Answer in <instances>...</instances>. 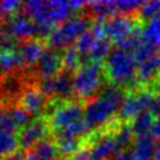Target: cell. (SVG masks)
I'll return each mask as SVG.
<instances>
[{"mask_svg": "<svg viewBox=\"0 0 160 160\" xmlns=\"http://www.w3.org/2000/svg\"><path fill=\"white\" fill-rule=\"evenodd\" d=\"M138 66L139 64L131 52L116 46L112 48V50L102 62L106 81L125 89V91L140 86L136 80Z\"/></svg>", "mask_w": 160, "mask_h": 160, "instance_id": "obj_1", "label": "cell"}, {"mask_svg": "<svg viewBox=\"0 0 160 160\" xmlns=\"http://www.w3.org/2000/svg\"><path fill=\"white\" fill-rule=\"evenodd\" d=\"M92 22L94 19L85 11V9H82L81 11L70 16L64 22L59 24L45 38L46 48L54 50H62L72 45V42L76 41L80 35L90 30Z\"/></svg>", "mask_w": 160, "mask_h": 160, "instance_id": "obj_2", "label": "cell"}, {"mask_svg": "<svg viewBox=\"0 0 160 160\" xmlns=\"http://www.w3.org/2000/svg\"><path fill=\"white\" fill-rule=\"evenodd\" d=\"M106 82L102 64L86 61L72 74V85L75 98L86 102L99 95Z\"/></svg>", "mask_w": 160, "mask_h": 160, "instance_id": "obj_3", "label": "cell"}, {"mask_svg": "<svg viewBox=\"0 0 160 160\" xmlns=\"http://www.w3.org/2000/svg\"><path fill=\"white\" fill-rule=\"evenodd\" d=\"M85 102L74 98L68 101H52L46 115L51 132L62 130L80 120H84Z\"/></svg>", "mask_w": 160, "mask_h": 160, "instance_id": "obj_4", "label": "cell"}, {"mask_svg": "<svg viewBox=\"0 0 160 160\" xmlns=\"http://www.w3.org/2000/svg\"><path fill=\"white\" fill-rule=\"evenodd\" d=\"M118 118V110L108 101L96 96L85 102L84 120L91 132L111 124Z\"/></svg>", "mask_w": 160, "mask_h": 160, "instance_id": "obj_5", "label": "cell"}, {"mask_svg": "<svg viewBox=\"0 0 160 160\" xmlns=\"http://www.w3.org/2000/svg\"><path fill=\"white\" fill-rule=\"evenodd\" d=\"M40 91L51 101H68L75 98L72 72L61 70L56 76L36 81Z\"/></svg>", "mask_w": 160, "mask_h": 160, "instance_id": "obj_6", "label": "cell"}, {"mask_svg": "<svg viewBox=\"0 0 160 160\" xmlns=\"http://www.w3.org/2000/svg\"><path fill=\"white\" fill-rule=\"evenodd\" d=\"M139 25H144L136 15H115L102 21V34L114 44L130 35Z\"/></svg>", "mask_w": 160, "mask_h": 160, "instance_id": "obj_7", "label": "cell"}, {"mask_svg": "<svg viewBox=\"0 0 160 160\" xmlns=\"http://www.w3.org/2000/svg\"><path fill=\"white\" fill-rule=\"evenodd\" d=\"M49 136H51V130L46 116L34 118L26 126H24L18 131L19 149L28 152L39 141Z\"/></svg>", "mask_w": 160, "mask_h": 160, "instance_id": "obj_8", "label": "cell"}, {"mask_svg": "<svg viewBox=\"0 0 160 160\" xmlns=\"http://www.w3.org/2000/svg\"><path fill=\"white\" fill-rule=\"evenodd\" d=\"M25 70L36 81L56 76L62 70L61 50H54L46 48L42 55L40 56V59L38 60L36 65L31 69H25Z\"/></svg>", "mask_w": 160, "mask_h": 160, "instance_id": "obj_9", "label": "cell"}, {"mask_svg": "<svg viewBox=\"0 0 160 160\" xmlns=\"http://www.w3.org/2000/svg\"><path fill=\"white\" fill-rule=\"evenodd\" d=\"M51 100L45 96L40 89L36 86V84H29L24 89L19 104L32 116V118H40L46 116L51 108Z\"/></svg>", "mask_w": 160, "mask_h": 160, "instance_id": "obj_10", "label": "cell"}, {"mask_svg": "<svg viewBox=\"0 0 160 160\" xmlns=\"http://www.w3.org/2000/svg\"><path fill=\"white\" fill-rule=\"evenodd\" d=\"M18 49H19V52L21 55L25 69H31L36 65L38 60L40 59V56L42 55V52L46 49L45 39L32 38V39L19 41Z\"/></svg>", "mask_w": 160, "mask_h": 160, "instance_id": "obj_11", "label": "cell"}, {"mask_svg": "<svg viewBox=\"0 0 160 160\" xmlns=\"http://www.w3.org/2000/svg\"><path fill=\"white\" fill-rule=\"evenodd\" d=\"M160 72V50L151 55L148 60L139 64L136 71V80L140 86L152 89V84ZM154 90V89H152Z\"/></svg>", "mask_w": 160, "mask_h": 160, "instance_id": "obj_12", "label": "cell"}, {"mask_svg": "<svg viewBox=\"0 0 160 160\" xmlns=\"http://www.w3.org/2000/svg\"><path fill=\"white\" fill-rule=\"evenodd\" d=\"M18 45L0 46V69L4 74H11L25 70Z\"/></svg>", "mask_w": 160, "mask_h": 160, "instance_id": "obj_13", "label": "cell"}, {"mask_svg": "<svg viewBox=\"0 0 160 160\" xmlns=\"http://www.w3.org/2000/svg\"><path fill=\"white\" fill-rule=\"evenodd\" d=\"M155 138L149 132V134H142L138 135L134 139L131 150L136 158V160H151L155 150Z\"/></svg>", "mask_w": 160, "mask_h": 160, "instance_id": "obj_14", "label": "cell"}, {"mask_svg": "<svg viewBox=\"0 0 160 160\" xmlns=\"http://www.w3.org/2000/svg\"><path fill=\"white\" fill-rule=\"evenodd\" d=\"M85 11L94 20H108L115 15H119L115 1H88Z\"/></svg>", "mask_w": 160, "mask_h": 160, "instance_id": "obj_15", "label": "cell"}, {"mask_svg": "<svg viewBox=\"0 0 160 160\" xmlns=\"http://www.w3.org/2000/svg\"><path fill=\"white\" fill-rule=\"evenodd\" d=\"M98 96L101 98L102 100L108 101L110 105H112L119 111V109H120V106H121V104L126 96V91H125V89L106 81L104 84V86L101 88Z\"/></svg>", "mask_w": 160, "mask_h": 160, "instance_id": "obj_16", "label": "cell"}, {"mask_svg": "<svg viewBox=\"0 0 160 160\" xmlns=\"http://www.w3.org/2000/svg\"><path fill=\"white\" fill-rule=\"evenodd\" d=\"M30 152L34 154L39 160H59V159H61L59 155L56 144L51 136L45 138L41 141H39L30 150Z\"/></svg>", "mask_w": 160, "mask_h": 160, "instance_id": "obj_17", "label": "cell"}, {"mask_svg": "<svg viewBox=\"0 0 160 160\" xmlns=\"http://www.w3.org/2000/svg\"><path fill=\"white\" fill-rule=\"evenodd\" d=\"M141 41L160 50V15L152 18L144 24Z\"/></svg>", "mask_w": 160, "mask_h": 160, "instance_id": "obj_18", "label": "cell"}, {"mask_svg": "<svg viewBox=\"0 0 160 160\" xmlns=\"http://www.w3.org/2000/svg\"><path fill=\"white\" fill-rule=\"evenodd\" d=\"M84 62L81 55L79 54V51L76 50V48L72 45L65 48L61 50V65H62V70L69 71V72H75Z\"/></svg>", "mask_w": 160, "mask_h": 160, "instance_id": "obj_19", "label": "cell"}, {"mask_svg": "<svg viewBox=\"0 0 160 160\" xmlns=\"http://www.w3.org/2000/svg\"><path fill=\"white\" fill-rule=\"evenodd\" d=\"M112 45H114V42L105 36L96 39L92 49L89 52V56H88L89 61L102 64L105 61V59L108 58V55L110 54V51L112 50Z\"/></svg>", "mask_w": 160, "mask_h": 160, "instance_id": "obj_20", "label": "cell"}, {"mask_svg": "<svg viewBox=\"0 0 160 160\" xmlns=\"http://www.w3.org/2000/svg\"><path fill=\"white\" fill-rule=\"evenodd\" d=\"M19 149L18 131L0 130V160Z\"/></svg>", "mask_w": 160, "mask_h": 160, "instance_id": "obj_21", "label": "cell"}, {"mask_svg": "<svg viewBox=\"0 0 160 160\" xmlns=\"http://www.w3.org/2000/svg\"><path fill=\"white\" fill-rule=\"evenodd\" d=\"M154 116L149 111H142L140 112L135 119H132L129 124L131 128V131L134 132L135 136L142 135V134H149L154 122Z\"/></svg>", "mask_w": 160, "mask_h": 160, "instance_id": "obj_22", "label": "cell"}, {"mask_svg": "<svg viewBox=\"0 0 160 160\" xmlns=\"http://www.w3.org/2000/svg\"><path fill=\"white\" fill-rule=\"evenodd\" d=\"M5 110H6L8 115L10 116L12 124L15 125V128H16L18 130H20V129H22L24 126H26V125L34 119L20 104H14V105L6 108Z\"/></svg>", "mask_w": 160, "mask_h": 160, "instance_id": "obj_23", "label": "cell"}, {"mask_svg": "<svg viewBox=\"0 0 160 160\" xmlns=\"http://www.w3.org/2000/svg\"><path fill=\"white\" fill-rule=\"evenodd\" d=\"M96 39H98V38H96V35L91 31V29L88 30V31H85L82 35H80V36L76 39L74 46L76 48V50L79 51V54L81 55V58L85 59V61H88L86 59H88L89 52H90V50L92 49V46H94Z\"/></svg>", "mask_w": 160, "mask_h": 160, "instance_id": "obj_24", "label": "cell"}, {"mask_svg": "<svg viewBox=\"0 0 160 160\" xmlns=\"http://www.w3.org/2000/svg\"><path fill=\"white\" fill-rule=\"evenodd\" d=\"M160 15V1L154 0V1H144V4L140 6L138 11V18L141 20L142 24L146 21L151 20L152 18Z\"/></svg>", "mask_w": 160, "mask_h": 160, "instance_id": "obj_25", "label": "cell"}, {"mask_svg": "<svg viewBox=\"0 0 160 160\" xmlns=\"http://www.w3.org/2000/svg\"><path fill=\"white\" fill-rule=\"evenodd\" d=\"M142 4H144V1H139V0H119V1H115L118 12L122 14V15H136Z\"/></svg>", "mask_w": 160, "mask_h": 160, "instance_id": "obj_26", "label": "cell"}, {"mask_svg": "<svg viewBox=\"0 0 160 160\" xmlns=\"http://www.w3.org/2000/svg\"><path fill=\"white\" fill-rule=\"evenodd\" d=\"M66 160H96V158L94 156V154L90 150V148L82 144L81 148Z\"/></svg>", "mask_w": 160, "mask_h": 160, "instance_id": "obj_27", "label": "cell"}, {"mask_svg": "<svg viewBox=\"0 0 160 160\" xmlns=\"http://www.w3.org/2000/svg\"><path fill=\"white\" fill-rule=\"evenodd\" d=\"M111 160H136V158L131 149H125V150L119 151Z\"/></svg>", "mask_w": 160, "mask_h": 160, "instance_id": "obj_28", "label": "cell"}, {"mask_svg": "<svg viewBox=\"0 0 160 160\" xmlns=\"http://www.w3.org/2000/svg\"><path fill=\"white\" fill-rule=\"evenodd\" d=\"M1 160H26V152L20 150V149H18L16 151L4 156Z\"/></svg>", "mask_w": 160, "mask_h": 160, "instance_id": "obj_29", "label": "cell"}, {"mask_svg": "<svg viewBox=\"0 0 160 160\" xmlns=\"http://www.w3.org/2000/svg\"><path fill=\"white\" fill-rule=\"evenodd\" d=\"M150 134H151L155 139H160V115L154 119V122H152Z\"/></svg>", "mask_w": 160, "mask_h": 160, "instance_id": "obj_30", "label": "cell"}, {"mask_svg": "<svg viewBox=\"0 0 160 160\" xmlns=\"http://www.w3.org/2000/svg\"><path fill=\"white\" fill-rule=\"evenodd\" d=\"M152 160H160V139L156 141L155 150H154V155H152Z\"/></svg>", "mask_w": 160, "mask_h": 160, "instance_id": "obj_31", "label": "cell"}, {"mask_svg": "<svg viewBox=\"0 0 160 160\" xmlns=\"http://www.w3.org/2000/svg\"><path fill=\"white\" fill-rule=\"evenodd\" d=\"M152 89H154V91L160 92V72H159V75L156 76V79H155V81H154V84H152Z\"/></svg>", "mask_w": 160, "mask_h": 160, "instance_id": "obj_32", "label": "cell"}, {"mask_svg": "<svg viewBox=\"0 0 160 160\" xmlns=\"http://www.w3.org/2000/svg\"><path fill=\"white\" fill-rule=\"evenodd\" d=\"M0 109H2V108H1V106H0Z\"/></svg>", "mask_w": 160, "mask_h": 160, "instance_id": "obj_33", "label": "cell"}]
</instances>
